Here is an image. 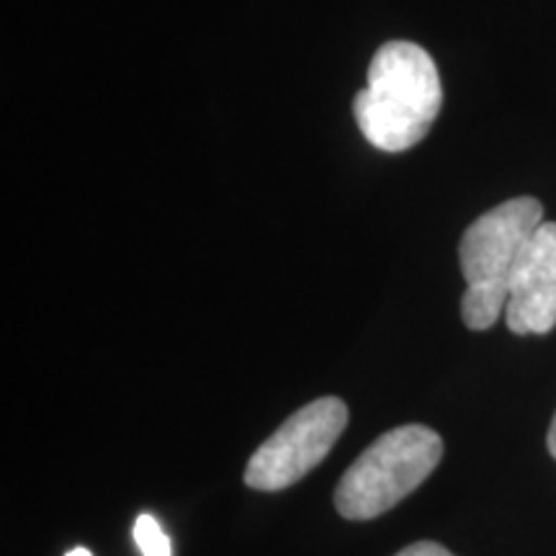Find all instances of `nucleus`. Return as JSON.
Listing matches in <instances>:
<instances>
[{
    "label": "nucleus",
    "mask_w": 556,
    "mask_h": 556,
    "mask_svg": "<svg viewBox=\"0 0 556 556\" xmlns=\"http://www.w3.org/2000/svg\"><path fill=\"white\" fill-rule=\"evenodd\" d=\"M443 106L441 75L430 54L413 41H387L368 65V83L353 101L356 124L384 152L422 142Z\"/></svg>",
    "instance_id": "nucleus-1"
},
{
    "label": "nucleus",
    "mask_w": 556,
    "mask_h": 556,
    "mask_svg": "<svg viewBox=\"0 0 556 556\" xmlns=\"http://www.w3.org/2000/svg\"><path fill=\"white\" fill-rule=\"evenodd\" d=\"M443 458V441L433 428L402 426L377 441L348 467L336 486V507L345 520H371L433 475Z\"/></svg>",
    "instance_id": "nucleus-2"
},
{
    "label": "nucleus",
    "mask_w": 556,
    "mask_h": 556,
    "mask_svg": "<svg viewBox=\"0 0 556 556\" xmlns=\"http://www.w3.org/2000/svg\"><path fill=\"white\" fill-rule=\"evenodd\" d=\"M348 426V405L340 397H319L299 407L258 446L245 467V484L278 492L296 484L328 458Z\"/></svg>",
    "instance_id": "nucleus-3"
},
{
    "label": "nucleus",
    "mask_w": 556,
    "mask_h": 556,
    "mask_svg": "<svg viewBox=\"0 0 556 556\" xmlns=\"http://www.w3.org/2000/svg\"><path fill=\"white\" fill-rule=\"evenodd\" d=\"M541 225H544V206L533 197L503 201L471 222L458 245V261L467 287L510 294L507 291L510 270L520 250Z\"/></svg>",
    "instance_id": "nucleus-4"
},
{
    "label": "nucleus",
    "mask_w": 556,
    "mask_h": 556,
    "mask_svg": "<svg viewBox=\"0 0 556 556\" xmlns=\"http://www.w3.org/2000/svg\"><path fill=\"white\" fill-rule=\"evenodd\" d=\"M505 323L516 336H546L556 328V222H544L507 278Z\"/></svg>",
    "instance_id": "nucleus-5"
},
{
    "label": "nucleus",
    "mask_w": 556,
    "mask_h": 556,
    "mask_svg": "<svg viewBox=\"0 0 556 556\" xmlns=\"http://www.w3.org/2000/svg\"><path fill=\"white\" fill-rule=\"evenodd\" d=\"M135 541L144 556H170V541L155 516L144 513L135 523Z\"/></svg>",
    "instance_id": "nucleus-6"
},
{
    "label": "nucleus",
    "mask_w": 556,
    "mask_h": 556,
    "mask_svg": "<svg viewBox=\"0 0 556 556\" xmlns=\"http://www.w3.org/2000/svg\"><path fill=\"white\" fill-rule=\"evenodd\" d=\"M394 556H454L446 546L435 544V541H417V544H409L407 548H402L400 554Z\"/></svg>",
    "instance_id": "nucleus-7"
},
{
    "label": "nucleus",
    "mask_w": 556,
    "mask_h": 556,
    "mask_svg": "<svg viewBox=\"0 0 556 556\" xmlns=\"http://www.w3.org/2000/svg\"><path fill=\"white\" fill-rule=\"evenodd\" d=\"M546 446H548V454L556 458V415L552 420V426H548V435H546Z\"/></svg>",
    "instance_id": "nucleus-8"
},
{
    "label": "nucleus",
    "mask_w": 556,
    "mask_h": 556,
    "mask_svg": "<svg viewBox=\"0 0 556 556\" xmlns=\"http://www.w3.org/2000/svg\"><path fill=\"white\" fill-rule=\"evenodd\" d=\"M65 556H93L88 552V548H83V546H78V548H73V552H67Z\"/></svg>",
    "instance_id": "nucleus-9"
}]
</instances>
